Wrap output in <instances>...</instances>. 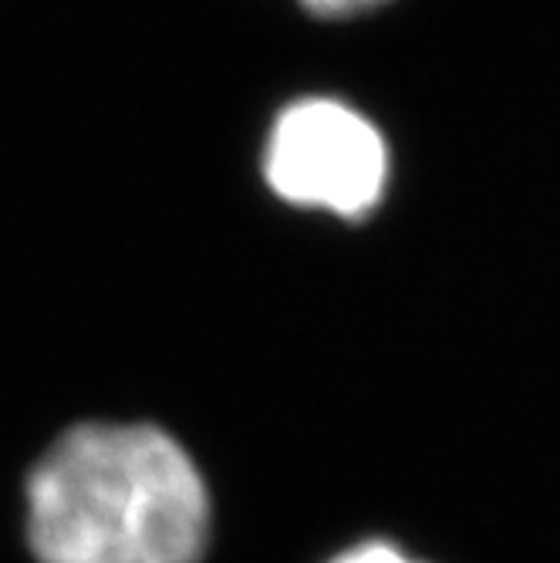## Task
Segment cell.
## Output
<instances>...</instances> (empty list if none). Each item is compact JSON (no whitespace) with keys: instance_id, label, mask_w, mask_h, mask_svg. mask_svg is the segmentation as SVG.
<instances>
[{"instance_id":"1","label":"cell","mask_w":560,"mask_h":563,"mask_svg":"<svg viewBox=\"0 0 560 563\" xmlns=\"http://www.w3.org/2000/svg\"><path fill=\"white\" fill-rule=\"evenodd\" d=\"M207 533V483L160 426H75L28 476L37 563H196Z\"/></svg>"},{"instance_id":"2","label":"cell","mask_w":560,"mask_h":563,"mask_svg":"<svg viewBox=\"0 0 560 563\" xmlns=\"http://www.w3.org/2000/svg\"><path fill=\"white\" fill-rule=\"evenodd\" d=\"M264 173L294 207L362 220L385 192L388 148L378 129L344 101L304 98L277 115Z\"/></svg>"},{"instance_id":"3","label":"cell","mask_w":560,"mask_h":563,"mask_svg":"<svg viewBox=\"0 0 560 563\" xmlns=\"http://www.w3.org/2000/svg\"><path fill=\"white\" fill-rule=\"evenodd\" d=\"M331 563H419V560H413L409 553H402L392 543H362V547L344 550Z\"/></svg>"},{"instance_id":"4","label":"cell","mask_w":560,"mask_h":563,"mask_svg":"<svg viewBox=\"0 0 560 563\" xmlns=\"http://www.w3.org/2000/svg\"><path fill=\"white\" fill-rule=\"evenodd\" d=\"M388 4V0H300V8L315 18H354Z\"/></svg>"}]
</instances>
